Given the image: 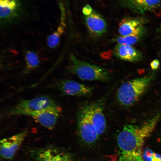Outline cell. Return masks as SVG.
I'll list each match as a JSON object with an SVG mask.
<instances>
[{"instance_id":"obj_20","label":"cell","mask_w":161,"mask_h":161,"mask_svg":"<svg viewBox=\"0 0 161 161\" xmlns=\"http://www.w3.org/2000/svg\"><path fill=\"white\" fill-rule=\"evenodd\" d=\"M160 61L157 59H154L151 61L150 66L151 69L155 70L157 69L160 66Z\"/></svg>"},{"instance_id":"obj_10","label":"cell","mask_w":161,"mask_h":161,"mask_svg":"<svg viewBox=\"0 0 161 161\" xmlns=\"http://www.w3.org/2000/svg\"><path fill=\"white\" fill-rule=\"evenodd\" d=\"M61 112V108L57 105L43 109L30 116L42 126L51 130L55 127Z\"/></svg>"},{"instance_id":"obj_3","label":"cell","mask_w":161,"mask_h":161,"mask_svg":"<svg viewBox=\"0 0 161 161\" xmlns=\"http://www.w3.org/2000/svg\"><path fill=\"white\" fill-rule=\"evenodd\" d=\"M153 78L151 75L135 78L122 83L117 90L118 102L125 106L132 105L143 94Z\"/></svg>"},{"instance_id":"obj_4","label":"cell","mask_w":161,"mask_h":161,"mask_svg":"<svg viewBox=\"0 0 161 161\" xmlns=\"http://www.w3.org/2000/svg\"><path fill=\"white\" fill-rule=\"evenodd\" d=\"M51 97L42 95L29 100L21 99L10 108L7 114L27 115L32 114L47 108L58 105Z\"/></svg>"},{"instance_id":"obj_6","label":"cell","mask_w":161,"mask_h":161,"mask_svg":"<svg viewBox=\"0 0 161 161\" xmlns=\"http://www.w3.org/2000/svg\"><path fill=\"white\" fill-rule=\"evenodd\" d=\"M77 118L78 132L80 139L87 144L95 143L99 136L88 114L85 105L79 109Z\"/></svg>"},{"instance_id":"obj_18","label":"cell","mask_w":161,"mask_h":161,"mask_svg":"<svg viewBox=\"0 0 161 161\" xmlns=\"http://www.w3.org/2000/svg\"><path fill=\"white\" fill-rule=\"evenodd\" d=\"M143 36L137 35H128L118 37L114 39L118 44L132 46L140 41Z\"/></svg>"},{"instance_id":"obj_19","label":"cell","mask_w":161,"mask_h":161,"mask_svg":"<svg viewBox=\"0 0 161 161\" xmlns=\"http://www.w3.org/2000/svg\"><path fill=\"white\" fill-rule=\"evenodd\" d=\"M143 157L144 161H161V155L149 149L144 150L143 152Z\"/></svg>"},{"instance_id":"obj_11","label":"cell","mask_w":161,"mask_h":161,"mask_svg":"<svg viewBox=\"0 0 161 161\" xmlns=\"http://www.w3.org/2000/svg\"><path fill=\"white\" fill-rule=\"evenodd\" d=\"M32 156L35 161H73L69 154L55 148L36 149Z\"/></svg>"},{"instance_id":"obj_17","label":"cell","mask_w":161,"mask_h":161,"mask_svg":"<svg viewBox=\"0 0 161 161\" xmlns=\"http://www.w3.org/2000/svg\"><path fill=\"white\" fill-rule=\"evenodd\" d=\"M65 26L64 21H61L56 30L48 35L47 39V44L49 48L55 49L58 46L61 38L64 32Z\"/></svg>"},{"instance_id":"obj_7","label":"cell","mask_w":161,"mask_h":161,"mask_svg":"<svg viewBox=\"0 0 161 161\" xmlns=\"http://www.w3.org/2000/svg\"><path fill=\"white\" fill-rule=\"evenodd\" d=\"M27 134L28 131L25 130L2 139L0 142L1 157L6 159L13 158L21 147Z\"/></svg>"},{"instance_id":"obj_9","label":"cell","mask_w":161,"mask_h":161,"mask_svg":"<svg viewBox=\"0 0 161 161\" xmlns=\"http://www.w3.org/2000/svg\"><path fill=\"white\" fill-rule=\"evenodd\" d=\"M55 86L63 94L66 95L87 96L91 95L93 90L90 87L67 79L58 80Z\"/></svg>"},{"instance_id":"obj_13","label":"cell","mask_w":161,"mask_h":161,"mask_svg":"<svg viewBox=\"0 0 161 161\" xmlns=\"http://www.w3.org/2000/svg\"><path fill=\"white\" fill-rule=\"evenodd\" d=\"M85 106L88 114L98 135H101L105 132L106 126L102 106L96 103L88 104Z\"/></svg>"},{"instance_id":"obj_16","label":"cell","mask_w":161,"mask_h":161,"mask_svg":"<svg viewBox=\"0 0 161 161\" xmlns=\"http://www.w3.org/2000/svg\"><path fill=\"white\" fill-rule=\"evenodd\" d=\"M25 66L23 70L24 74H27L37 68L40 64L38 55L34 52L26 49L24 53Z\"/></svg>"},{"instance_id":"obj_21","label":"cell","mask_w":161,"mask_h":161,"mask_svg":"<svg viewBox=\"0 0 161 161\" xmlns=\"http://www.w3.org/2000/svg\"><path fill=\"white\" fill-rule=\"evenodd\" d=\"M157 32L159 36L161 38V23L157 30Z\"/></svg>"},{"instance_id":"obj_2","label":"cell","mask_w":161,"mask_h":161,"mask_svg":"<svg viewBox=\"0 0 161 161\" xmlns=\"http://www.w3.org/2000/svg\"><path fill=\"white\" fill-rule=\"evenodd\" d=\"M66 69L84 80L107 82L111 78L110 73L105 69L79 60L72 54L69 55V63Z\"/></svg>"},{"instance_id":"obj_5","label":"cell","mask_w":161,"mask_h":161,"mask_svg":"<svg viewBox=\"0 0 161 161\" xmlns=\"http://www.w3.org/2000/svg\"><path fill=\"white\" fill-rule=\"evenodd\" d=\"M0 25L3 29L17 23L23 15L20 0H0Z\"/></svg>"},{"instance_id":"obj_1","label":"cell","mask_w":161,"mask_h":161,"mask_svg":"<svg viewBox=\"0 0 161 161\" xmlns=\"http://www.w3.org/2000/svg\"><path fill=\"white\" fill-rule=\"evenodd\" d=\"M159 117L157 116L140 126H124L117 137L118 161H144L143 148L145 141L155 129Z\"/></svg>"},{"instance_id":"obj_15","label":"cell","mask_w":161,"mask_h":161,"mask_svg":"<svg viewBox=\"0 0 161 161\" xmlns=\"http://www.w3.org/2000/svg\"><path fill=\"white\" fill-rule=\"evenodd\" d=\"M114 53L122 60L131 62L141 60L143 58L141 53L132 46L117 44L114 49Z\"/></svg>"},{"instance_id":"obj_12","label":"cell","mask_w":161,"mask_h":161,"mask_svg":"<svg viewBox=\"0 0 161 161\" xmlns=\"http://www.w3.org/2000/svg\"><path fill=\"white\" fill-rule=\"evenodd\" d=\"M119 2L122 7L141 14L154 11L161 4V0H120Z\"/></svg>"},{"instance_id":"obj_14","label":"cell","mask_w":161,"mask_h":161,"mask_svg":"<svg viewBox=\"0 0 161 161\" xmlns=\"http://www.w3.org/2000/svg\"><path fill=\"white\" fill-rule=\"evenodd\" d=\"M84 18L87 27L93 36L99 37L106 32L107 24L105 20L95 11L92 10L89 14L85 15Z\"/></svg>"},{"instance_id":"obj_8","label":"cell","mask_w":161,"mask_h":161,"mask_svg":"<svg viewBox=\"0 0 161 161\" xmlns=\"http://www.w3.org/2000/svg\"><path fill=\"white\" fill-rule=\"evenodd\" d=\"M146 20L140 17H126L121 21L118 31L121 36L137 35L144 36Z\"/></svg>"}]
</instances>
